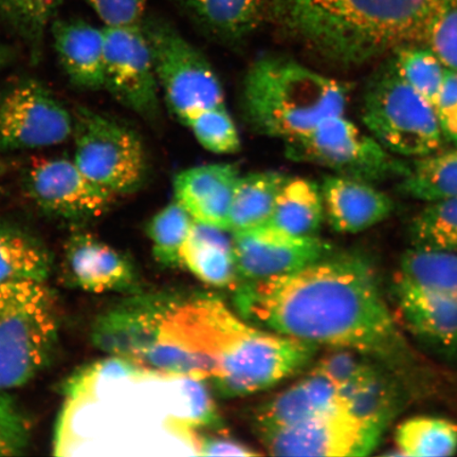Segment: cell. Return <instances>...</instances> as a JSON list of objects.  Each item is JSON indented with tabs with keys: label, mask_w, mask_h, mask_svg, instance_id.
<instances>
[{
	"label": "cell",
	"mask_w": 457,
	"mask_h": 457,
	"mask_svg": "<svg viewBox=\"0 0 457 457\" xmlns=\"http://www.w3.org/2000/svg\"><path fill=\"white\" fill-rule=\"evenodd\" d=\"M234 305L257 327L330 348L392 360L405 348L373 268L359 254L329 253L299 271L242 282Z\"/></svg>",
	"instance_id": "cell-1"
},
{
	"label": "cell",
	"mask_w": 457,
	"mask_h": 457,
	"mask_svg": "<svg viewBox=\"0 0 457 457\" xmlns=\"http://www.w3.org/2000/svg\"><path fill=\"white\" fill-rule=\"evenodd\" d=\"M453 0H270V17L324 60L356 66L424 44Z\"/></svg>",
	"instance_id": "cell-2"
},
{
	"label": "cell",
	"mask_w": 457,
	"mask_h": 457,
	"mask_svg": "<svg viewBox=\"0 0 457 457\" xmlns=\"http://www.w3.org/2000/svg\"><path fill=\"white\" fill-rule=\"evenodd\" d=\"M347 88L298 62L279 56L256 61L245 74L242 105L256 133L284 141L345 114Z\"/></svg>",
	"instance_id": "cell-3"
},
{
	"label": "cell",
	"mask_w": 457,
	"mask_h": 457,
	"mask_svg": "<svg viewBox=\"0 0 457 457\" xmlns=\"http://www.w3.org/2000/svg\"><path fill=\"white\" fill-rule=\"evenodd\" d=\"M60 327L47 284L0 285V392L27 385L49 367Z\"/></svg>",
	"instance_id": "cell-4"
},
{
	"label": "cell",
	"mask_w": 457,
	"mask_h": 457,
	"mask_svg": "<svg viewBox=\"0 0 457 457\" xmlns=\"http://www.w3.org/2000/svg\"><path fill=\"white\" fill-rule=\"evenodd\" d=\"M313 343L270 334L228 318L220 355V375L213 380L224 397L249 395L298 373L318 352Z\"/></svg>",
	"instance_id": "cell-5"
},
{
	"label": "cell",
	"mask_w": 457,
	"mask_h": 457,
	"mask_svg": "<svg viewBox=\"0 0 457 457\" xmlns=\"http://www.w3.org/2000/svg\"><path fill=\"white\" fill-rule=\"evenodd\" d=\"M361 118L368 133L398 157L430 156L445 141L433 107L404 81L393 59L365 89Z\"/></svg>",
	"instance_id": "cell-6"
},
{
	"label": "cell",
	"mask_w": 457,
	"mask_h": 457,
	"mask_svg": "<svg viewBox=\"0 0 457 457\" xmlns=\"http://www.w3.org/2000/svg\"><path fill=\"white\" fill-rule=\"evenodd\" d=\"M284 142L286 156L295 162L321 165L371 184L402 179L410 170V163L386 151L345 114L324 119L306 133Z\"/></svg>",
	"instance_id": "cell-7"
},
{
	"label": "cell",
	"mask_w": 457,
	"mask_h": 457,
	"mask_svg": "<svg viewBox=\"0 0 457 457\" xmlns=\"http://www.w3.org/2000/svg\"><path fill=\"white\" fill-rule=\"evenodd\" d=\"M73 120V162L79 169L113 195L136 191L147 170L140 137L117 120L87 108H79Z\"/></svg>",
	"instance_id": "cell-8"
},
{
	"label": "cell",
	"mask_w": 457,
	"mask_h": 457,
	"mask_svg": "<svg viewBox=\"0 0 457 457\" xmlns=\"http://www.w3.org/2000/svg\"><path fill=\"white\" fill-rule=\"evenodd\" d=\"M164 99L182 121L202 108L224 106L225 93L212 65L195 46L159 17L142 21Z\"/></svg>",
	"instance_id": "cell-9"
},
{
	"label": "cell",
	"mask_w": 457,
	"mask_h": 457,
	"mask_svg": "<svg viewBox=\"0 0 457 457\" xmlns=\"http://www.w3.org/2000/svg\"><path fill=\"white\" fill-rule=\"evenodd\" d=\"M385 428L360 420L342 408L257 436L271 455L364 456L378 445Z\"/></svg>",
	"instance_id": "cell-10"
},
{
	"label": "cell",
	"mask_w": 457,
	"mask_h": 457,
	"mask_svg": "<svg viewBox=\"0 0 457 457\" xmlns=\"http://www.w3.org/2000/svg\"><path fill=\"white\" fill-rule=\"evenodd\" d=\"M104 88L139 116L158 119L160 86L142 21L104 27Z\"/></svg>",
	"instance_id": "cell-11"
},
{
	"label": "cell",
	"mask_w": 457,
	"mask_h": 457,
	"mask_svg": "<svg viewBox=\"0 0 457 457\" xmlns=\"http://www.w3.org/2000/svg\"><path fill=\"white\" fill-rule=\"evenodd\" d=\"M73 114L45 87L26 79L0 100V150L61 145L73 134Z\"/></svg>",
	"instance_id": "cell-12"
},
{
	"label": "cell",
	"mask_w": 457,
	"mask_h": 457,
	"mask_svg": "<svg viewBox=\"0 0 457 457\" xmlns=\"http://www.w3.org/2000/svg\"><path fill=\"white\" fill-rule=\"evenodd\" d=\"M24 187L44 213L76 224L98 219L117 198L87 179L73 160L61 157L34 159Z\"/></svg>",
	"instance_id": "cell-13"
},
{
	"label": "cell",
	"mask_w": 457,
	"mask_h": 457,
	"mask_svg": "<svg viewBox=\"0 0 457 457\" xmlns=\"http://www.w3.org/2000/svg\"><path fill=\"white\" fill-rule=\"evenodd\" d=\"M232 234L234 256L242 282L262 281L299 271L331 253L330 245L321 238L291 236L270 225Z\"/></svg>",
	"instance_id": "cell-14"
},
{
	"label": "cell",
	"mask_w": 457,
	"mask_h": 457,
	"mask_svg": "<svg viewBox=\"0 0 457 457\" xmlns=\"http://www.w3.org/2000/svg\"><path fill=\"white\" fill-rule=\"evenodd\" d=\"M165 295H135L96 318L90 341L107 356L140 363L156 342Z\"/></svg>",
	"instance_id": "cell-15"
},
{
	"label": "cell",
	"mask_w": 457,
	"mask_h": 457,
	"mask_svg": "<svg viewBox=\"0 0 457 457\" xmlns=\"http://www.w3.org/2000/svg\"><path fill=\"white\" fill-rule=\"evenodd\" d=\"M61 278L66 287L87 294L137 293L136 270L128 256L82 230L67 238Z\"/></svg>",
	"instance_id": "cell-16"
},
{
	"label": "cell",
	"mask_w": 457,
	"mask_h": 457,
	"mask_svg": "<svg viewBox=\"0 0 457 457\" xmlns=\"http://www.w3.org/2000/svg\"><path fill=\"white\" fill-rule=\"evenodd\" d=\"M236 165L214 163L180 171L175 177V200L200 224L228 231L234 193L241 179Z\"/></svg>",
	"instance_id": "cell-17"
},
{
	"label": "cell",
	"mask_w": 457,
	"mask_h": 457,
	"mask_svg": "<svg viewBox=\"0 0 457 457\" xmlns=\"http://www.w3.org/2000/svg\"><path fill=\"white\" fill-rule=\"evenodd\" d=\"M325 217L336 232L358 234L381 224L395 204L386 193L371 182L340 174L322 182Z\"/></svg>",
	"instance_id": "cell-18"
},
{
	"label": "cell",
	"mask_w": 457,
	"mask_h": 457,
	"mask_svg": "<svg viewBox=\"0 0 457 457\" xmlns=\"http://www.w3.org/2000/svg\"><path fill=\"white\" fill-rule=\"evenodd\" d=\"M394 291L411 333L427 345L457 351V299L420 287L399 273Z\"/></svg>",
	"instance_id": "cell-19"
},
{
	"label": "cell",
	"mask_w": 457,
	"mask_h": 457,
	"mask_svg": "<svg viewBox=\"0 0 457 457\" xmlns=\"http://www.w3.org/2000/svg\"><path fill=\"white\" fill-rule=\"evenodd\" d=\"M345 408L337 388L322 375L312 371L306 378L278 394L256 410V433L294 426L319 415Z\"/></svg>",
	"instance_id": "cell-20"
},
{
	"label": "cell",
	"mask_w": 457,
	"mask_h": 457,
	"mask_svg": "<svg viewBox=\"0 0 457 457\" xmlns=\"http://www.w3.org/2000/svg\"><path fill=\"white\" fill-rule=\"evenodd\" d=\"M54 49L62 70L79 88H104V28L84 21H55Z\"/></svg>",
	"instance_id": "cell-21"
},
{
	"label": "cell",
	"mask_w": 457,
	"mask_h": 457,
	"mask_svg": "<svg viewBox=\"0 0 457 457\" xmlns=\"http://www.w3.org/2000/svg\"><path fill=\"white\" fill-rule=\"evenodd\" d=\"M179 3L195 25L222 43L245 41L270 17L267 0H179Z\"/></svg>",
	"instance_id": "cell-22"
},
{
	"label": "cell",
	"mask_w": 457,
	"mask_h": 457,
	"mask_svg": "<svg viewBox=\"0 0 457 457\" xmlns=\"http://www.w3.org/2000/svg\"><path fill=\"white\" fill-rule=\"evenodd\" d=\"M224 232L194 220L180 251L181 264L205 284L234 290L242 281L232 238H228Z\"/></svg>",
	"instance_id": "cell-23"
},
{
	"label": "cell",
	"mask_w": 457,
	"mask_h": 457,
	"mask_svg": "<svg viewBox=\"0 0 457 457\" xmlns=\"http://www.w3.org/2000/svg\"><path fill=\"white\" fill-rule=\"evenodd\" d=\"M53 266V253L41 238L14 222L0 221V285L47 284Z\"/></svg>",
	"instance_id": "cell-24"
},
{
	"label": "cell",
	"mask_w": 457,
	"mask_h": 457,
	"mask_svg": "<svg viewBox=\"0 0 457 457\" xmlns=\"http://www.w3.org/2000/svg\"><path fill=\"white\" fill-rule=\"evenodd\" d=\"M324 219L321 187L310 179L288 177L267 225L291 236L310 237H316Z\"/></svg>",
	"instance_id": "cell-25"
},
{
	"label": "cell",
	"mask_w": 457,
	"mask_h": 457,
	"mask_svg": "<svg viewBox=\"0 0 457 457\" xmlns=\"http://www.w3.org/2000/svg\"><path fill=\"white\" fill-rule=\"evenodd\" d=\"M287 179V176L273 170L242 175L233 196L228 231L242 232L267 225Z\"/></svg>",
	"instance_id": "cell-26"
},
{
	"label": "cell",
	"mask_w": 457,
	"mask_h": 457,
	"mask_svg": "<svg viewBox=\"0 0 457 457\" xmlns=\"http://www.w3.org/2000/svg\"><path fill=\"white\" fill-rule=\"evenodd\" d=\"M399 190L425 203L457 197V150L415 159L400 179Z\"/></svg>",
	"instance_id": "cell-27"
},
{
	"label": "cell",
	"mask_w": 457,
	"mask_h": 457,
	"mask_svg": "<svg viewBox=\"0 0 457 457\" xmlns=\"http://www.w3.org/2000/svg\"><path fill=\"white\" fill-rule=\"evenodd\" d=\"M398 453L412 457L451 456L457 453V422L443 417L415 416L396 428Z\"/></svg>",
	"instance_id": "cell-28"
},
{
	"label": "cell",
	"mask_w": 457,
	"mask_h": 457,
	"mask_svg": "<svg viewBox=\"0 0 457 457\" xmlns=\"http://www.w3.org/2000/svg\"><path fill=\"white\" fill-rule=\"evenodd\" d=\"M398 273L420 287L457 299V253L410 248Z\"/></svg>",
	"instance_id": "cell-29"
},
{
	"label": "cell",
	"mask_w": 457,
	"mask_h": 457,
	"mask_svg": "<svg viewBox=\"0 0 457 457\" xmlns=\"http://www.w3.org/2000/svg\"><path fill=\"white\" fill-rule=\"evenodd\" d=\"M427 204L411 221L412 247L457 253V197Z\"/></svg>",
	"instance_id": "cell-30"
},
{
	"label": "cell",
	"mask_w": 457,
	"mask_h": 457,
	"mask_svg": "<svg viewBox=\"0 0 457 457\" xmlns=\"http://www.w3.org/2000/svg\"><path fill=\"white\" fill-rule=\"evenodd\" d=\"M400 76L422 99L436 107L448 68L425 44L404 46L393 57Z\"/></svg>",
	"instance_id": "cell-31"
},
{
	"label": "cell",
	"mask_w": 457,
	"mask_h": 457,
	"mask_svg": "<svg viewBox=\"0 0 457 457\" xmlns=\"http://www.w3.org/2000/svg\"><path fill=\"white\" fill-rule=\"evenodd\" d=\"M343 405L356 419L386 428L396 407L393 387L380 371L370 378L338 388Z\"/></svg>",
	"instance_id": "cell-32"
},
{
	"label": "cell",
	"mask_w": 457,
	"mask_h": 457,
	"mask_svg": "<svg viewBox=\"0 0 457 457\" xmlns=\"http://www.w3.org/2000/svg\"><path fill=\"white\" fill-rule=\"evenodd\" d=\"M194 220L174 199L148 222L146 233L153 244V254L165 267L182 266L180 251L190 233Z\"/></svg>",
	"instance_id": "cell-33"
},
{
	"label": "cell",
	"mask_w": 457,
	"mask_h": 457,
	"mask_svg": "<svg viewBox=\"0 0 457 457\" xmlns=\"http://www.w3.org/2000/svg\"><path fill=\"white\" fill-rule=\"evenodd\" d=\"M181 122L191 129L205 150L215 154H233L241 147L237 125L226 105L202 108L187 114Z\"/></svg>",
	"instance_id": "cell-34"
},
{
	"label": "cell",
	"mask_w": 457,
	"mask_h": 457,
	"mask_svg": "<svg viewBox=\"0 0 457 457\" xmlns=\"http://www.w3.org/2000/svg\"><path fill=\"white\" fill-rule=\"evenodd\" d=\"M62 0H0V20L30 45L33 56L41 49L46 29Z\"/></svg>",
	"instance_id": "cell-35"
},
{
	"label": "cell",
	"mask_w": 457,
	"mask_h": 457,
	"mask_svg": "<svg viewBox=\"0 0 457 457\" xmlns=\"http://www.w3.org/2000/svg\"><path fill=\"white\" fill-rule=\"evenodd\" d=\"M168 430L190 445L197 455H260L253 449L232 438L224 428L203 426L191 419L170 417Z\"/></svg>",
	"instance_id": "cell-36"
},
{
	"label": "cell",
	"mask_w": 457,
	"mask_h": 457,
	"mask_svg": "<svg viewBox=\"0 0 457 457\" xmlns=\"http://www.w3.org/2000/svg\"><path fill=\"white\" fill-rule=\"evenodd\" d=\"M312 371L322 375L337 388L357 384L378 373L371 358L350 348H331Z\"/></svg>",
	"instance_id": "cell-37"
},
{
	"label": "cell",
	"mask_w": 457,
	"mask_h": 457,
	"mask_svg": "<svg viewBox=\"0 0 457 457\" xmlns=\"http://www.w3.org/2000/svg\"><path fill=\"white\" fill-rule=\"evenodd\" d=\"M30 420L15 400L0 392V457L25 453L31 441Z\"/></svg>",
	"instance_id": "cell-38"
},
{
	"label": "cell",
	"mask_w": 457,
	"mask_h": 457,
	"mask_svg": "<svg viewBox=\"0 0 457 457\" xmlns=\"http://www.w3.org/2000/svg\"><path fill=\"white\" fill-rule=\"evenodd\" d=\"M424 44L445 67L457 71V0L445 5L434 19L428 29Z\"/></svg>",
	"instance_id": "cell-39"
},
{
	"label": "cell",
	"mask_w": 457,
	"mask_h": 457,
	"mask_svg": "<svg viewBox=\"0 0 457 457\" xmlns=\"http://www.w3.org/2000/svg\"><path fill=\"white\" fill-rule=\"evenodd\" d=\"M98 14L105 27L140 24L148 0H85Z\"/></svg>",
	"instance_id": "cell-40"
},
{
	"label": "cell",
	"mask_w": 457,
	"mask_h": 457,
	"mask_svg": "<svg viewBox=\"0 0 457 457\" xmlns=\"http://www.w3.org/2000/svg\"><path fill=\"white\" fill-rule=\"evenodd\" d=\"M434 112L444 139L457 147V71L448 68Z\"/></svg>",
	"instance_id": "cell-41"
},
{
	"label": "cell",
	"mask_w": 457,
	"mask_h": 457,
	"mask_svg": "<svg viewBox=\"0 0 457 457\" xmlns=\"http://www.w3.org/2000/svg\"><path fill=\"white\" fill-rule=\"evenodd\" d=\"M182 381V390L190 400L192 416L191 420L203 426L212 428H224L215 407L213 399L203 385V380L187 378Z\"/></svg>",
	"instance_id": "cell-42"
},
{
	"label": "cell",
	"mask_w": 457,
	"mask_h": 457,
	"mask_svg": "<svg viewBox=\"0 0 457 457\" xmlns=\"http://www.w3.org/2000/svg\"><path fill=\"white\" fill-rule=\"evenodd\" d=\"M8 59V50L0 46V65Z\"/></svg>",
	"instance_id": "cell-43"
},
{
	"label": "cell",
	"mask_w": 457,
	"mask_h": 457,
	"mask_svg": "<svg viewBox=\"0 0 457 457\" xmlns=\"http://www.w3.org/2000/svg\"><path fill=\"white\" fill-rule=\"evenodd\" d=\"M9 170V165L7 162H4V160H0V179L7 173V170Z\"/></svg>",
	"instance_id": "cell-44"
}]
</instances>
